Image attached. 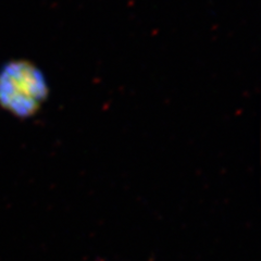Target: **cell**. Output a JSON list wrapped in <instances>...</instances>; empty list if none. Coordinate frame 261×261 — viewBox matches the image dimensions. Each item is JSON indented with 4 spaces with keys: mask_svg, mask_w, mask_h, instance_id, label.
I'll list each match as a JSON object with an SVG mask.
<instances>
[{
    "mask_svg": "<svg viewBox=\"0 0 261 261\" xmlns=\"http://www.w3.org/2000/svg\"><path fill=\"white\" fill-rule=\"evenodd\" d=\"M48 95L44 72L32 62L12 61L0 71V105L14 116H34Z\"/></svg>",
    "mask_w": 261,
    "mask_h": 261,
    "instance_id": "obj_1",
    "label": "cell"
}]
</instances>
